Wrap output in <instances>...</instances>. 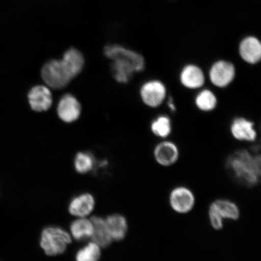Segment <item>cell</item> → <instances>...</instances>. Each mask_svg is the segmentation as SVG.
<instances>
[{"mask_svg": "<svg viewBox=\"0 0 261 261\" xmlns=\"http://www.w3.org/2000/svg\"><path fill=\"white\" fill-rule=\"evenodd\" d=\"M104 54L113 61V76L119 83H128L134 75L145 70V57L132 49L117 44L108 45Z\"/></svg>", "mask_w": 261, "mask_h": 261, "instance_id": "6da1fadb", "label": "cell"}, {"mask_svg": "<svg viewBox=\"0 0 261 261\" xmlns=\"http://www.w3.org/2000/svg\"><path fill=\"white\" fill-rule=\"evenodd\" d=\"M226 166L241 184L251 187L258 182L261 169L259 154H253L246 149H238L228 155Z\"/></svg>", "mask_w": 261, "mask_h": 261, "instance_id": "7a4b0ae2", "label": "cell"}, {"mask_svg": "<svg viewBox=\"0 0 261 261\" xmlns=\"http://www.w3.org/2000/svg\"><path fill=\"white\" fill-rule=\"evenodd\" d=\"M71 242V236L63 228L48 226L42 231L40 246L47 256L63 254Z\"/></svg>", "mask_w": 261, "mask_h": 261, "instance_id": "3957f363", "label": "cell"}, {"mask_svg": "<svg viewBox=\"0 0 261 261\" xmlns=\"http://www.w3.org/2000/svg\"><path fill=\"white\" fill-rule=\"evenodd\" d=\"M206 74L212 86L218 89H226L236 80L237 67L231 61L219 59L210 65Z\"/></svg>", "mask_w": 261, "mask_h": 261, "instance_id": "277c9868", "label": "cell"}, {"mask_svg": "<svg viewBox=\"0 0 261 261\" xmlns=\"http://www.w3.org/2000/svg\"><path fill=\"white\" fill-rule=\"evenodd\" d=\"M139 96L146 107L150 109H158L165 103L169 96L168 88L161 80L152 78L141 85Z\"/></svg>", "mask_w": 261, "mask_h": 261, "instance_id": "5b68a950", "label": "cell"}, {"mask_svg": "<svg viewBox=\"0 0 261 261\" xmlns=\"http://www.w3.org/2000/svg\"><path fill=\"white\" fill-rule=\"evenodd\" d=\"M41 76L45 83L54 89H63L72 80L63 61L58 60H51L44 64Z\"/></svg>", "mask_w": 261, "mask_h": 261, "instance_id": "8992f818", "label": "cell"}, {"mask_svg": "<svg viewBox=\"0 0 261 261\" xmlns=\"http://www.w3.org/2000/svg\"><path fill=\"white\" fill-rule=\"evenodd\" d=\"M178 81L185 89L197 91L205 87L207 81V74L200 65L187 63L179 70Z\"/></svg>", "mask_w": 261, "mask_h": 261, "instance_id": "52a82bcc", "label": "cell"}, {"mask_svg": "<svg viewBox=\"0 0 261 261\" xmlns=\"http://www.w3.org/2000/svg\"><path fill=\"white\" fill-rule=\"evenodd\" d=\"M229 132L234 140L241 142L253 143L258 136L255 123L253 120L242 116H237L231 119Z\"/></svg>", "mask_w": 261, "mask_h": 261, "instance_id": "ba28073f", "label": "cell"}, {"mask_svg": "<svg viewBox=\"0 0 261 261\" xmlns=\"http://www.w3.org/2000/svg\"><path fill=\"white\" fill-rule=\"evenodd\" d=\"M238 51L245 64L256 65L261 61V42L255 36L247 35L239 42Z\"/></svg>", "mask_w": 261, "mask_h": 261, "instance_id": "9c48e42d", "label": "cell"}, {"mask_svg": "<svg viewBox=\"0 0 261 261\" xmlns=\"http://www.w3.org/2000/svg\"><path fill=\"white\" fill-rule=\"evenodd\" d=\"M155 161L163 166H170L178 161L179 156L178 146L170 139L161 140L153 149Z\"/></svg>", "mask_w": 261, "mask_h": 261, "instance_id": "30bf717a", "label": "cell"}, {"mask_svg": "<svg viewBox=\"0 0 261 261\" xmlns=\"http://www.w3.org/2000/svg\"><path fill=\"white\" fill-rule=\"evenodd\" d=\"M57 112L63 121L73 122L80 116L81 106L76 97L70 94H65L59 102Z\"/></svg>", "mask_w": 261, "mask_h": 261, "instance_id": "8fae6325", "label": "cell"}, {"mask_svg": "<svg viewBox=\"0 0 261 261\" xmlns=\"http://www.w3.org/2000/svg\"><path fill=\"white\" fill-rule=\"evenodd\" d=\"M28 99L32 109L38 112L48 110L53 102L50 90L43 86L33 87L28 94Z\"/></svg>", "mask_w": 261, "mask_h": 261, "instance_id": "7c38bea8", "label": "cell"}, {"mask_svg": "<svg viewBox=\"0 0 261 261\" xmlns=\"http://www.w3.org/2000/svg\"><path fill=\"white\" fill-rule=\"evenodd\" d=\"M195 198L189 189L179 187L175 188L170 195V203L173 210L178 213H187L193 207Z\"/></svg>", "mask_w": 261, "mask_h": 261, "instance_id": "4fadbf2b", "label": "cell"}, {"mask_svg": "<svg viewBox=\"0 0 261 261\" xmlns=\"http://www.w3.org/2000/svg\"><path fill=\"white\" fill-rule=\"evenodd\" d=\"M95 206L93 196L89 193L82 194L74 197L68 205L70 214L77 218H86Z\"/></svg>", "mask_w": 261, "mask_h": 261, "instance_id": "5bb4252c", "label": "cell"}, {"mask_svg": "<svg viewBox=\"0 0 261 261\" xmlns=\"http://www.w3.org/2000/svg\"><path fill=\"white\" fill-rule=\"evenodd\" d=\"M218 97L213 90L206 87L197 91L194 98V106L199 112L210 113L214 112L218 107Z\"/></svg>", "mask_w": 261, "mask_h": 261, "instance_id": "9a60e30c", "label": "cell"}, {"mask_svg": "<svg viewBox=\"0 0 261 261\" xmlns=\"http://www.w3.org/2000/svg\"><path fill=\"white\" fill-rule=\"evenodd\" d=\"M150 132L160 140L170 138L173 132L172 120L166 114H160L151 120L149 125Z\"/></svg>", "mask_w": 261, "mask_h": 261, "instance_id": "2e32d148", "label": "cell"}, {"mask_svg": "<svg viewBox=\"0 0 261 261\" xmlns=\"http://www.w3.org/2000/svg\"><path fill=\"white\" fill-rule=\"evenodd\" d=\"M91 220L93 226L91 240L101 248L109 246L113 240L108 229L106 220L101 217H93Z\"/></svg>", "mask_w": 261, "mask_h": 261, "instance_id": "e0dca14e", "label": "cell"}, {"mask_svg": "<svg viewBox=\"0 0 261 261\" xmlns=\"http://www.w3.org/2000/svg\"><path fill=\"white\" fill-rule=\"evenodd\" d=\"M62 61L72 79L83 70L84 58L81 52L76 48H71L65 52Z\"/></svg>", "mask_w": 261, "mask_h": 261, "instance_id": "ac0fdd59", "label": "cell"}, {"mask_svg": "<svg viewBox=\"0 0 261 261\" xmlns=\"http://www.w3.org/2000/svg\"><path fill=\"white\" fill-rule=\"evenodd\" d=\"M108 229L113 241L122 240L125 237L128 224L125 218L119 214L110 215L106 219Z\"/></svg>", "mask_w": 261, "mask_h": 261, "instance_id": "d6986e66", "label": "cell"}, {"mask_svg": "<svg viewBox=\"0 0 261 261\" xmlns=\"http://www.w3.org/2000/svg\"><path fill=\"white\" fill-rule=\"evenodd\" d=\"M92 221L87 218H77L70 225L71 236L76 241H84L92 236Z\"/></svg>", "mask_w": 261, "mask_h": 261, "instance_id": "ffe728a7", "label": "cell"}, {"mask_svg": "<svg viewBox=\"0 0 261 261\" xmlns=\"http://www.w3.org/2000/svg\"><path fill=\"white\" fill-rule=\"evenodd\" d=\"M222 218L230 220H237L240 216V211L237 205L230 201L220 200L212 203Z\"/></svg>", "mask_w": 261, "mask_h": 261, "instance_id": "44dd1931", "label": "cell"}, {"mask_svg": "<svg viewBox=\"0 0 261 261\" xmlns=\"http://www.w3.org/2000/svg\"><path fill=\"white\" fill-rule=\"evenodd\" d=\"M100 256L101 247L92 241L78 250L76 261H99Z\"/></svg>", "mask_w": 261, "mask_h": 261, "instance_id": "7402d4cb", "label": "cell"}, {"mask_svg": "<svg viewBox=\"0 0 261 261\" xmlns=\"http://www.w3.org/2000/svg\"><path fill=\"white\" fill-rule=\"evenodd\" d=\"M74 168L80 174H84L89 172L94 168V159L89 152H79L75 156Z\"/></svg>", "mask_w": 261, "mask_h": 261, "instance_id": "603a6c76", "label": "cell"}, {"mask_svg": "<svg viewBox=\"0 0 261 261\" xmlns=\"http://www.w3.org/2000/svg\"><path fill=\"white\" fill-rule=\"evenodd\" d=\"M210 218L212 227L215 229L220 230L223 227V218L221 217L219 212L215 208L214 205L212 204L210 208Z\"/></svg>", "mask_w": 261, "mask_h": 261, "instance_id": "cb8c5ba5", "label": "cell"}, {"mask_svg": "<svg viewBox=\"0 0 261 261\" xmlns=\"http://www.w3.org/2000/svg\"><path fill=\"white\" fill-rule=\"evenodd\" d=\"M165 103H166V106H167L168 109L170 111V112H176V111H177V105H176L174 98L169 95Z\"/></svg>", "mask_w": 261, "mask_h": 261, "instance_id": "d4e9b609", "label": "cell"}]
</instances>
